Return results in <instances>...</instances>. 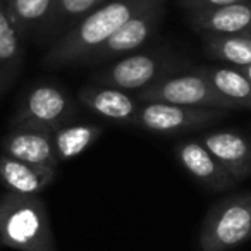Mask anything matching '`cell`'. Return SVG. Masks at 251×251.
Returning <instances> with one entry per match:
<instances>
[{"mask_svg":"<svg viewBox=\"0 0 251 251\" xmlns=\"http://www.w3.org/2000/svg\"><path fill=\"white\" fill-rule=\"evenodd\" d=\"M239 71L241 73L244 74V76L248 77V79H250V83H251V64L250 66H244V67H239Z\"/></svg>","mask_w":251,"mask_h":251,"instance_id":"obj_22","label":"cell"},{"mask_svg":"<svg viewBox=\"0 0 251 251\" xmlns=\"http://www.w3.org/2000/svg\"><path fill=\"white\" fill-rule=\"evenodd\" d=\"M251 239V191L230 195L210 208L200 230L201 251H230Z\"/></svg>","mask_w":251,"mask_h":251,"instance_id":"obj_3","label":"cell"},{"mask_svg":"<svg viewBox=\"0 0 251 251\" xmlns=\"http://www.w3.org/2000/svg\"><path fill=\"white\" fill-rule=\"evenodd\" d=\"M0 2H2V0H0Z\"/></svg>","mask_w":251,"mask_h":251,"instance_id":"obj_26","label":"cell"},{"mask_svg":"<svg viewBox=\"0 0 251 251\" xmlns=\"http://www.w3.org/2000/svg\"><path fill=\"white\" fill-rule=\"evenodd\" d=\"M25 62V40L11 25L0 2V97L16 83Z\"/></svg>","mask_w":251,"mask_h":251,"instance_id":"obj_16","label":"cell"},{"mask_svg":"<svg viewBox=\"0 0 251 251\" xmlns=\"http://www.w3.org/2000/svg\"><path fill=\"white\" fill-rule=\"evenodd\" d=\"M226 108L184 107V105L141 101L134 126L155 134H179L196 131L224 119Z\"/></svg>","mask_w":251,"mask_h":251,"instance_id":"obj_7","label":"cell"},{"mask_svg":"<svg viewBox=\"0 0 251 251\" xmlns=\"http://www.w3.org/2000/svg\"><path fill=\"white\" fill-rule=\"evenodd\" d=\"M248 2H251V0H248Z\"/></svg>","mask_w":251,"mask_h":251,"instance_id":"obj_23","label":"cell"},{"mask_svg":"<svg viewBox=\"0 0 251 251\" xmlns=\"http://www.w3.org/2000/svg\"><path fill=\"white\" fill-rule=\"evenodd\" d=\"M57 177V169L0 155V182L9 193L40 196Z\"/></svg>","mask_w":251,"mask_h":251,"instance_id":"obj_14","label":"cell"},{"mask_svg":"<svg viewBox=\"0 0 251 251\" xmlns=\"http://www.w3.org/2000/svg\"><path fill=\"white\" fill-rule=\"evenodd\" d=\"M53 0H2V7L11 25L23 40L35 38L49 16Z\"/></svg>","mask_w":251,"mask_h":251,"instance_id":"obj_19","label":"cell"},{"mask_svg":"<svg viewBox=\"0 0 251 251\" xmlns=\"http://www.w3.org/2000/svg\"><path fill=\"white\" fill-rule=\"evenodd\" d=\"M237 2H248V0H179V5L189 12L205 11V9H215L222 5L237 4Z\"/></svg>","mask_w":251,"mask_h":251,"instance_id":"obj_21","label":"cell"},{"mask_svg":"<svg viewBox=\"0 0 251 251\" xmlns=\"http://www.w3.org/2000/svg\"><path fill=\"white\" fill-rule=\"evenodd\" d=\"M250 145H251V141H250Z\"/></svg>","mask_w":251,"mask_h":251,"instance_id":"obj_25","label":"cell"},{"mask_svg":"<svg viewBox=\"0 0 251 251\" xmlns=\"http://www.w3.org/2000/svg\"><path fill=\"white\" fill-rule=\"evenodd\" d=\"M103 129L98 124H66L52 133L53 148L59 162H66L77 155L84 153L98 138Z\"/></svg>","mask_w":251,"mask_h":251,"instance_id":"obj_18","label":"cell"},{"mask_svg":"<svg viewBox=\"0 0 251 251\" xmlns=\"http://www.w3.org/2000/svg\"><path fill=\"white\" fill-rule=\"evenodd\" d=\"M236 182L251 176V145L236 131H213L200 138Z\"/></svg>","mask_w":251,"mask_h":251,"instance_id":"obj_12","label":"cell"},{"mask_svg":"<svg viewBox=\"0 0 251 251\" xmlns=\"http://www.w3.org/2000/svg\"><path fill=\"white\" fill-rule=\"evenodd\" d=\"M179 64L181 62L167 52H133L112 60V64L95 73L90 83L136 95L177 71Z\"/></svg>","mask_w":251,"mask_h":251,"instance_id":"obj_4","label":"cell"},{"mask_svg":"<svg viewBox=\"0 0 251 251\" xmlns=\"http://www.w3.org/2000/svg\"><path fill=\"white\" fill-rule=\"evenodd\" d=\"M248 35H251V33H248Z\"/></svg>","mask_w":251,"mask_h":251,"instance_id":"obj_24","label":"cell"},{"mask_svg":"<svg viewBox=\"0 0 251 251\" xmlns=\"http://www.w3.org/2000/svg\"><path fill=\"white\" fill-rule=\"evenodd\" d=\"M76 112V101L62 88L57 84L40 83L29 88L21 98L11 126L53 133L69 124Z\"/></svg>","mask_w":251,"mask_h":251,"instance_id":"obj_5","label":"cell"},{"mask_svg":"<svg viewBox=\"0 0 251 251\" xmlns=\"http://www.w3.org/2000/svg\"><path fill=\"white\" fill-rule=\"evenodd\" d=\"M165 2L167 0H155L150 5L138 11L115 35H112L103 45L91 52L83 64L112 62L141 49L157 33L165 16Z\"/></svg>","mask_w":251,"mask_h":251,"instance_id":"obj_8","label":"cell"},{"mask_svg":"<svg viewBox=\"0 0 251 251\" xmlns=\"http://www.w3.org/2000/svg\"><path fill=\"white\" fill-rule=\"evenodd\" d=\"M203 49L212 59L244 67L251 64V35H201Z\"/></svg>","mask_w":251,"mask_h":251,"instance_id":"obj_20","label":"cell"},{"mask_svg":"<svg viewBox=\"0 0 251 251\" xmlns=\"http://www.w3.org/2000/svg\"><path fill=\"white\" fill-rule=\"evenodd\" d=\"M134 97L140 101H160V103L184 105V107L226 108V110L237 108L234 101L222 97L195 69H191L189 73L174 71Z\"/></svg>","mask_w":251,"mask_h":251,"instance_id":"obj_6","label":"cell"},{"mask_svg":"<svg viewBox=\"0 0 251 251\" xmlns=\"http://www.w3.org/2000/svg\"><path fill=\"white\" fill-rule=\"evenodd\" d=\"M189 23L201 35H241L251 33V2L222 5L189 12Z\"/></svg>","mask_w":251,"mask_h":251,"instance_id":"obj_13","label":"cell"},{"mask_svg":"<svg viewBox=\"0 0 251 251\" xmlns=\"http://www.w3.org/2000/svg\"><path fill=\"white\" fill-rule=\"evenodd\" d=\"M222 97L234 101L237 107L251 108V83L239 71V67L198 66L195 67Z\"/></svg>","mask_w":251,"mask_h":251,"instance_id":"obj_17","label":"cell"},{"mask_svg":"<svg viewBox=\"0 0 251 251\" xmlns=\"http://www.w3.org/2000/svg\"><path fill=\"white\" fill-rule=\"evenodd\" d=\"M0 155L35 165L57 169L60 164L49 131L12 127L0 141Z\"/></svg>","mask_w":251,"mask_h":251,"instance_id":"obj_11","label":"cell"},{"mask_svg":"<svg viewBox=\"0 0 251 251\" xmlns=\"http://www.w3.org/2000/svg\"><path fill=\"white\" fill-rule=\"evenodd\" d=\"M0 246L16 251H57L49 210L40 196L0 195Z\"/></svg>","mask_w":251,"mask_h":251,"instance_id":"obj_2","label":"cell"},{"mask_svg":"<svg viewBox=\"0 0 251 251\" xmlns=\"http://www.w3.org/2000/svg\"><path fill=\"white\" fill-rule=\"evenodd\" d=\"M77 98L84 107L97 115L124 126H134L141 107V101L134 95L117 88L93 83L81 88Z\"/></svg>","mask_w":251,"mask_h":251,"instance_id":"obj_9","label":"cell"},{"mask_svg":"<svg viewBox=\"0 0 251 251\" xmlns=\"http://www.w3.org/2000/svg\"><path fill=\"white\" fill-rule=\"evenodd\" d=\"M107 0H53L49 16L36 31L35 40L40 43H50V47L83 21L91 11L100 7Z\"/></svg>","mask_w":251,"mask_h":251,"instance_id":"obj_15","label":"cell"},{"mask_svg":"<svg viewBox=\"0 0 251 251\" xmlns=\"http://www.w3.org/2000/svg\"><path fill=\"white\" fill-rule=\"evenodd\" d=\"M155 0H107L91 11L71 31L60 36L43 57L45 67L83 64L91 52L119 31L126 21Z\"/></svg>","mask_w":251,"mask_h":251,"instance_id":"obj_1","label":"cell"},{"mask_svg":"<svg viewBox=\"0 0 251 251\" xmlns=\"http://www.w3.org/2000/svg\"><path fill=\"white\" fill-rule=\"evenodd\" d=\"M174 151L181 167L200 184L217 191H226L236 182L200 140L179 141Z\"/></svg>","mask_w":251,"mask_h":251,"instance_id":"obj_10","label":"cell"}]
</instances>
